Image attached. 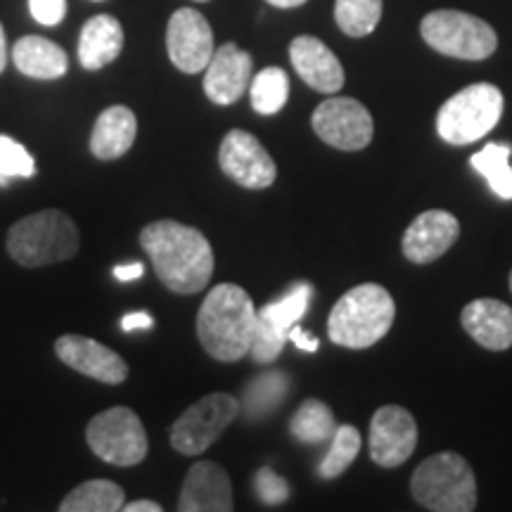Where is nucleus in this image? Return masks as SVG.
<instances>
[{"mask_svg":"<svg viewBox=\"0 0 512 512\" xmlns=\"http://www.w3.org/2000/svg\"><path fill=\"white\" fill-rule=\"evenodd\" d=\"M140 245L150 256L159 280L176 294H197L214 273V252L202 230L162 219L140 233Z\"/></svg>","mask_w":512,"mask_h":512,"instance_id":"f257e3e1","label":"nucleus"},{"mask_svg":"<svg viewBox=\"0 0 512 512\" xmlns=\"http://www.w3.org/2000/svg\"><path fill=\"white\" fill-rule=\"evenodd\" d=\"M254 328L252 297L233 283L216 285L197 313V337L202 349L221 363H235L249 354Z\"/></svg>","mask_w":512,"mask_h":512,"instance_id":"f03ea898","label":"nucleus"},{"mask_svg":"<svg viewBox=\"0 0 512 512\" xmlns=\"http://www.w3.org/2000/svg\"><path fill=\"white\" fill-rule=\"evenodd\" d=\"M396 318L394 297L382 285H358L332 306L328 337L344 349H368L392 330Z\"/></svg>","mask_w":512,"mask_h":512,"instance_id":"7ed1b4c3","label":"nucleus"},{"mask_svg":"<svg viewBox=\"0 0 512 512\" xmlns=\"http://www.w3.org/2000/svg\"><path fill=\"white\" fill-rule=\"evenodd\" d=\"M411 494L425 510L470 512L477 508V479L460 453L444 451L415 467Z\"/></svg>","mask_w":512,"mask_h":512,"instance_id":"20e7f679","label":"nucleus"},{"mask_svg":"<svg viewBox=\"0 0 512 512\" xmlns=\"http://www.w3.org/2000/svg\"><path fill=\"white\" fill-rule=\"evenodd\" d=\"M8 252L27 268L60 264L79 252V228L60 209L38 211L10 228Z\"/></svg>","mask_w":512,"mask_h":512,"instance_id":"39448f33","label":"nucleus"},{"mask_svg":"<svg viewBox=\"0 0 512 512\" xmlns=\"http://www.w3.org/2000/svg\"><path fill=\"white\" fill-rule=\"evenodd\" d=\"M503 105V93L494 83H472L441 105L437 133L448 145L477 143L501 121Z\"/></svg>","mask_w":512,"mask_h":512,"instance_id":"423d86ee","label":"nucleus"},{"mask_svg":"<svg viewBox=\"0 0 512 512\" xmlns=\"http://www.w3.org/2000/svg\"><path fill=\"white\" fill-rule=\"evenodd\" d=\"M420 34L427 46L456 60L479 62L494 55L498 48L494 27L460 10L430 12L422 19Z\"/></svg>","mask_w":512,"mask_h":512,"instance_id":"0eeeda50","label":"nucleus"},{"mask_svg":"<svg viewBox=\"0 0 512 512\" xmlns=\"http://www.w3.org/2000/svg\"><path fill=\"white\" fill-rule=\"evenodd\" d=\"M88 446L105 463L131 467L147 456V434L143 422L131 408L114 406L95 415L86 427Z\"/></svg>","mask_w":512,"mask_h":512,"instance_id":"6e6552de","label":"nucleus"},{"mask_svg":"<svg viewBox=\"0 0 512 512\" xmlns=\"http://www.w3.org/2000/svg\"><path fill=\"white\" fill-rule=\"evenodd\" d=\"M242 411L240 401L226 392L204 396L171 427V446L183 456H200L228 430Z\"/></svg>","mask_w":512,"mask_h":512,"instance_id":"1a4fd4ad","label":"nucleus"},{"mask_svg":"<svg viewBox=\"0 0 512 512\" xmlns=\"http://www.w3.org/2000/svg\"><path fill=\"white\" fill-rule=\"evenodd\" d=\"M313 297V287L309 283L294 285L285 297L266 304L264 309L256 311V328L252 337L249 356L256 363H273L283 354L287 332L297 320L304 318Z\"/></svg>","mask_w":512,"mask_h":512,"instance_id":"9d476101","label":"nucleus"},{"mask_svg":"<svg viewBox=\"0 0 512 512\" xmlns=\"http://www.w3.org/2000/svg\"><path fill=\"white\" fill-rule=\"evenodd\" d=\"M316 136L330 147L356 152L370 145L375 124L366 105L354 98H330L320 102L311 117Z\"/></svg>","mask_w":512,"mask_h":512,"instance_id":"9b49d317","label":"nucleus"},{"mask_svg":"<svg viewBox=\"0 0 512 512\" xmlns=\"http://www.w3.org/2000/svg\"><path fill=\"white\" fill-rule=\"evenodd\" d=\"M219 164L230 181L249 190L271 188L278 176V169H275L273 157L268 155L266 147L259 143V138L242 128H233L226 133L219 150Z\"/></svg>","mask_w":512,"mask_h":512,"instance_id":"f8f14e48","label":"nucleus"},{"mask_svg":"<svg viewBox=\"0 0 512 512\" xmlns=\"http://www.w3.org/2000/svg\"><path fill=\"white\" fill-rule=\"evenodd\" d=\"M214 31L200 10H176L166 27V53L176 69L200 74L214 55Z\"/></svg>","mask_w":512,"mask_h":512,"instance_id":"ddd939ff","label":"nucleus"},{"mask_svg":"<svg viewBox=\"0 0 512 512\" xmlns=\"http://www.w3.org/2000/svg\"><path fill=\"white\" fill-rule=\"evenodd\" d=\"M418 446V422L406 408L382 406L370 420V458L380 467H399Z\"/></svg>","mask_w":512,"mask_h":512,"instance_id":"4468645a","label":"nucleus"},{"mask_svg":"<svg viewBox=\"0 0 512 512\" xmlns=\"http://www.w3.org/2000/svg\"><path fill=\"white\" fill-rule=\"evenodd\" d=\"M55 354L64 366L102 384H121L128 377L124 358L93 337L62 335L55 342Z\"/></svg>","mask_w":512,"mask_h":512,"instance_id":"2eb2a0df","label":"nucleus"},{"mask_svg":"<svg viewBox=\"0 0 512 512\" xmlns=\"http://www.w3.org/2000/svg\"><path fill=\"white\" fill-rule=\"evenodd\" d=\"M460 223L444 209H432L415 216L401 240L403 256L413 264H432L456 245Z\"/></svg>","mask_w":512,"mask_h":512,"instance_id":"dca6fc26","label":"nucleus"},{"mask_svg":"<svg viewBox=\"0 0 512 512\" xmlns=\"http://www.w3.org/2000/svg\"><path fill=\"white\" fill-rule=\"evenodd\" d=\"M252 83V55L235 46L216 48L204 74V93L214 105H233Z\"/></svg>","mask_w":512,"mask_h":512,"instance_id":"f3484780","label":"nucleus"},{"mask_svg":"<svg viewBox=\"0 0 512 512\" xmlns=\"http://www.w3.org/2000/svg\"><path fill=\"white\" fill-rule=\"evenodd\" d=\"M233 503V484L228 472L219 463L200 460L190 467L188 477L178 498L181 512H230Z\"/></svg>","mask_w":512,"mask_h":512,"instance_id":"a211bd4d","label":"nucleus"},{"mask_svg":"<svg viewBox=\"0 0 512 512\" xmlns=\"http://www.w3.org/2000/svg\"><path fill=\"white\" fill-rule=\"evenodd\" d=\"M290 60L294 72L302 76L306 86L313 91L335 95L344 86V67L337 60V55L318 41L316 36H297L290 43Z\"/></svg>","mask_w":512,"mask_h":512,"instance_id":"6ab92c4d","label":"nucleus"},{"mask_svg":"<svg viewBox=\"0 0 512 512\" xmlns=\"http://www.w3.org/2000/svg\"><path fill=\"white\" fill-rule=\"evenodd\" d=\"M460 323L479 347L489 351L512 347V309L501 299H475L460 313Z\"/></svg>","mask_w":512,"mask_h":512,"instance_id":"aec40b11","label":"nucleus"},{"mask_svg":"<svg viewBox=\"0 0 512 512\" xmlns=\"http://www.w3.org/2000/svg\"><path fill=\"white\" fill-rule=\"evenodd\" d=\"M138 121L124 105H112L100 114L91 133V152L102 162L124 157L136 143Z\"/></svg>","mask_w":512,"mask_h":512,"instance_id":"412c9836","label":"nucleus"},{"mask_svg":"<svg viewBox=\"0 0 512 512\" xmlns=\"http://www.w3.org/2000/svg\"><path fill=\"white\" fill-rule=\"evenodd\" d=\"M124 48V29L112 15H95L83 24L79 36V62L88 72H98L117 60Z\"/></svg>","mask_w":512,"mask_h":512,"instance_id":"4be33fe9","label":"nucleus"},{"mask_svg":"<svg viewBox=\"0 0 512 512\" xmlns=\"http://www.w3.org/2000/svg\"><path fill=\"white\" fill-rule=\"evenodd\" d=\"M12 62L24 76L38 81H55L69 69L67 53L43 36L19 38L12 46Z\"/></svg>","mask_w":512,"mask_h":512,"instance_id":"5701e85b","label":"nucleus"},{"mask_svg":"<svg viewBox=\"0 0 512 512\" xmlns=\"http://www.w3.org/2000/svg\"><path fill=\"white\" fill-rule=\"evenodd\" d=\"M126 494L110 479H88L69 491L60 503V512H117L124 508Z\"/></svg>","mask_w":512,"mask_h":512,"instance_id":"b1692460","label":"nucleus"},{"mask_svg":"<svg viewBox=\"0 0 512 512\" xmlns=\"http://www.w3.org/2000/svg\"><path fill=\"white\" fill-rule=\"evenodd\" d=\"M337 427L335 413L318 399H306L290 420V434L302 444H330Z\"/></svg>","mask_w":512,"mask_h":512,"instance_id":"393cba45","label":"nucleus"},{"mask_svg":"<svg viewBox=\"0 0 512 512\" xmlns=\"http://www.w3.org/2000/svg\"><path fill=\"white\" fill-rule=\"evenodd\" d=\"M512 145L508 143H489L477 155H472L470 164L477 174H482L489 188L496 192L501 200H512Z\"/></svg>","mask_w":512,"mask_h":512,"instance_id":"a878e982","label":"nucleus"},{"mask_svg":"<svg viewBox=\"0 0 512 512\" xmlns=\"http://www.w3.org/2000/svg\"><path fill=\"white\" fill-rule=\"evenodd\" d=\"M290 98V76L280 67H266L249 83V100H252L254 112L259 114H278Z\"/></svg>","mask_w":512,"mask_h":512,"instance_id":"bb28decb","label":"nucleus"},{"mask_svg":"<svg viewBox=\"0 0 512 512\" xmlns=\"http://www.w3.org/2000/svg\"><path fill=\"white\" fill-rule=\"evenodd\" d=\"M361 453V434L354 425H339L335 437L330 439V451L318 463L320 479H337L349 470Z\"/></svg>","mask_w":512,"mask_h":512,"instance_id":"cd10ccee","label":"nucleus"},{"mask_svg":"<svg viewBox=\"0 0 512 512\" xmlns=\"http://www.w3.org/2000/svg\"><path fill=\"white\" fill-rule=\"evenodd\" d=\"M335 19L351 38L370 36L382 19V0H337Z\"/></svg>","mask_w":512,"mask_h":512,"instance_id":"c85d7f7f","label":"nucleus"},{"mask_svg":"<svg viewBox=\"0 0 512 512\" xmlns=\"http://www.w3.org/2000/svg\"><path fill=\"white\" fill-rule=\"evenodd\" d=\"M287 387H290V380H287V375L283 373L259 375L247 387L245 411L252 415V418H259V415L273 411V408L287 396Z\"/></svg>","mask_w":512,"mask_h":512,"instance_id":"c756f323","label":"nucleus"},{"mask_svg":"<svg viewBox=\"0 0 512 512\" xmlns=\"http://www.w3.org/2000/svg\"><path fill=\"white\" fill-rule=\"evenodd\" d=\"M36 159L29 150L10 136H0V185H8L10 178H34Z\"/></svg>","mask_w":512,"mask_h":512,"instance_id":"7c9ffc66","label":"nucleus"},{"mask_svg":"<svg viewBox=\"0 0 512 512\" xmlns=\"http://www.w3.org/2000/svg\"><path fill=\"white\" fill-rule=\"evenodd\" d=\"M256 494L259 498L268 505H278V503H285L287 496H290V486L283 477L275 475L273 470H264L256 472Z\"/></svg>","mask_w":512,"mask_h":512,"instance_id":"2f4dec72","label":"nucleus"},{"mask_svg":"<svg viewBox=\"0 0 512 512\" xmlns=\"http://www.w3.org/2000/svg\"><path fill=\"white\" fill-rule=\"evenodd\" d=\"M31 17L43 27H57L67 15V0H29Z\"/></svg>","mask_w":512,"mask_h":512,"instance_id":"473e14b6","label":"nucleus"},{"mask_svg":"<svg viewBox=\"0 0 512 512\" xmlns=\"http://www.w3.org/2000/svg\"><path fill=\"white\" fill-rule=\"evenodd\" d=\"M155 325V320L147 311H136V313H126L124 318H121V330L124 332H133V330H147Z\"/></svg>","mask_w":512,"mask_h":512,"instance_id":"72a5a7b5","label":"nucleus"},{"mask_svg":"<svg viewBox=\"0 0 512 512\" xmlns=\"http://www.w3.org/2000/svg\"><path fill=\"white\" fill-rule=\"evenodd\" d=\"M287 337H290L299 349L306 351V354H313V351H318V339L313 337V335H309V332H306V330L297 328V325H292L290 332H287Z\"/></svg>","mask_w":512,"mask_h":512,"instance_id":"f704fd0d","label":"nucleus"},{"mask_svg":"<svg viewBox=\"0 0 512 512\" xmlns=\"http://www.w3.org/2000/svg\"><path fill=\"white\" fill-rule=\"evenodd\" d=\"M145 273L143 264H124V266H114V278L121 280V283H128V280H138L140 275Z\"/></svg>","mask_w":512,"mask_h":512,"instance_id":"c9c22d12","label":"nucleus"},{"mask_svg":"<svg viewBox=\"0 0 512 512\" xmlns=\"http://www.w3.org/2000/svg\"><path fill=\"white\" fill-rule=\"evenodd\" d=\"M121 510H126V512H162V505L159 503H155V501H133V503H124V508Z\"/></svg>","mask_w":512,"mask_h":512,"instance_id":"e433bc0d","label":"nucleus"},{"mask_svg":"<svg viewBox=\"0 0 512 512\" xmlns=\"http://www.w3.org/2000/svg\"><path fill=\"white\" fill-rule=\"evenodd\" d=\"M8 57H10L8 41H5V31H3V24H0V74H3V72H5V67H8Z\"/></svg>","mask_w":512,"mask_h":512,"instance_id":"4c0bfd02","label":"nucleus"},{"mask_svg":"<svg viewBox=\"0 0 512 512\" xmlns=\"http://www.w3.org/2000/svg\"><path fill=\"white\" fill-rule=\"evenodd\" d=\"M268 5H273V8H283V10H290V8H299V5H304L306 0H266Z\"/></svg>","mask_w":512,"mask_h":512,"instance_id":"58836bf2","label":"nucleus"},{"mask_svg":"<svg viewBox=\"0 0 512 512\" xmlns=\"http://www.w3.org/2000/svg\"><path fill=\"white\" fill-rule=\"evenodd\" d=\"M195 3H209V0H195Z\"/></svg>","mask_w":512,"mask_h":512,"instance_id":"ea45409f","label":"nucleus"},{"mask_svg":"<svg viewBox=\"0 0 512 512\" xmlns=\"http://www.w3.org/2000/svg\"><path fill=\"white\" fill-rule=\"evenodd\" d=\"M510 290H512V271H510Z\"/></svg>","mask_w":512,"mask_h":512,"instance_id":"a19ab883","label":"nucleus"}]
</instances>
